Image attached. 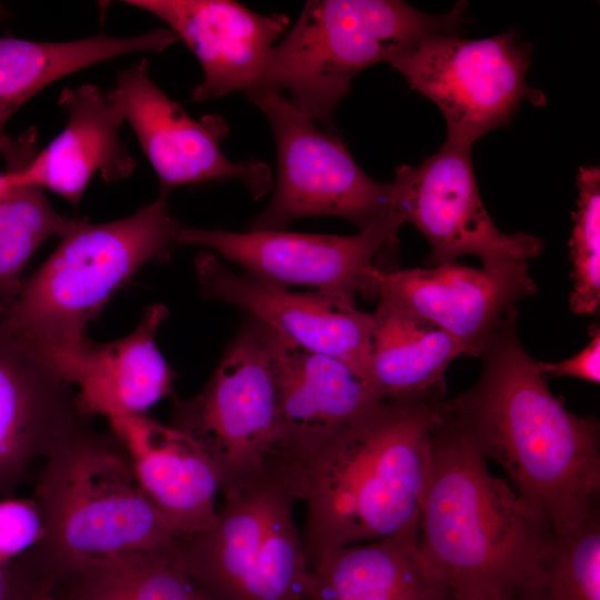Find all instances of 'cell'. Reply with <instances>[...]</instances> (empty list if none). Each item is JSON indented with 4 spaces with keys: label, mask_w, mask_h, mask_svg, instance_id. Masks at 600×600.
<instances>
[{
    "label": "cell",
    "mask_w": 600,
    "mask_h": 600,
    "mask_svg": "<svg viewBox=\"0 0 600 600\" xmlns=\"http://www.w3.org/2000/svg\"><path fill=\"white\" fill-rule=\"evenodd\" d=\"M178 40L164 28L132 37L96 34L71 41L0 37V156L6 123L31 97L52 82L116 57L164 51Z\"/></svg>",
    "instance_id": "cb8c5ba5"
},
{
    "label": "cell",
    "mask_w": 600,
    "mask_h": 600,
    "mask_svg": "<svg viewBox=\"0 0 600 600\" xmlns=\"http://www.w3.org/2000/svg\"><path fill=\"white\" fill-rule=\"evenodd\" d=\"M577 209L569 240L572 290L569 307L574 314L591 316L600 308V170L580 167Z\"/></svg>",
    "instance_id": "83f0119b"
},
{
    "label": "cell",
    "mask_w": 600,
    "mask_h": 600,
    "mask_svg": "<svg viewBox=\"0 0 600 600\" xmlns=\"http://www.w3.org/2000/svg\"><path fill=\"white\" fill-rule=\"evenodd\" d=\"M151 163L159 181V196L179 186L238 179L259 199L272 188L270 168L258 160H229L220 148L222 121L209 117L197 121L150 76L141 59L121 70L107 92Z\"/></svg>",
    "instance_id": "4fadbf2b"
},
{
    "label": "cell",
    "mask_w": 600,
    "mask_h": 600,
    "mask_svg": "<svg viewBox=\"0 0 600 600\" xmlns=\"http://www.w3.org/2000/svg\"><path fill=\"white\" fill-rule=\"evenodd\" d=\"M213 523L176 539L184 571L207 600H306L309 572L293 518L297 476L286 467L222 492Z\"/></svg>",
    "instance_id": "52a82bcc"
},
{
    "label": "cell",
    "mask_w": 600,
    "mask_h": 600,
    "mask_svg": "<svg viewBox=\"0 0 600 600\" xmlns=\"http://www.w3.org/2000/svg\"><path fill=\"white\" fill-rule=\"evenodd\" d=\"M246 92L269 121L278 154L272 199L250 230L279 231L318 216L343 218L361 230L393 209L392 183L371 179L341 138L320 129L287 94L261 86Z\"/></svg>",
    "instance_id": "30bf717a"
},
{
    "label": "cell",
    "mask_w": 600,
    "mask_h": 600,
    "mask_svg": "<svg viewBox=\"0 0 600 600\" xmlns=\"http://www.w3.org/2000/svg\"><path fill=\"white\" fill-rule=\"evenodd\" d=\"M58 104L67 114L66 126L24 173L77 207L96 172L107 183L117 182L131 176L137 163L120 137L123 116L99 87L63 88Z\"/></svg>",
    "instance_id": "ffe728a7"
},
{
    "label": "cell",
    "mask_w": 600,
    "mask_h": 600,
    "mask_svg": "<svg viewBox=\"0 0 600 600\" xmlns=\"http://www.w3.org/2000/svg\"><path fill=\"white\" fill-rule=\"evenodd\" d=\"M32 497L44 523L43 540L22 558L33 586L72 561L167 548L177 539L140 488L123 447L88 418L40 463Z\"/></svg>",
    "instance_id": "5b68a950"
},
{
    "label": "cell",
    "mask_w": 600,
    "mask_h": 600,
    "mask_svg": "<svg viewBox=\"0 0 600 600\" xmlns=\"http://www.w3.org/2000/svg\"><path fill=\"white\" fill-rule=\"evenodd\" d=\"M43 538V518L33 497L0 499V562L19 561Z\"/></svg>",
    "instance_id": "f1b7e54d"
},
{
    "label": "cell",
    "mask_w": 600,
    "mask_h": 600,
    "mask_svg": "<svg viewBox=\"0 0 600 600\" xmlns=\"http://www.w3.org/2000/svg\"><path fill=\"white\" fill-rule=\"evenodd\" d=\"M37 136L32 127L18 137L6 136L1 143L6 171L0 193V306L18 294L37 249L53 236L63 237L80 220L57 212L44 189L26 177V168L39 151Z\"/></svg>",
    "instance_id": "484cf974"
},
{
    "label": "cell",
    "mask_w": 600,
    "mask_h": 600,
    "mask_svg": "<svg viewBox=\"0 0 600 600\" xmlns=\"http://www.w3.org/2000/svg\"><path fill=\"white\" fill-rule=\"evenodd\" d=\"M466 9L463 1L441 14L399 0L307 1L273 47L259 86L289 93L300 111L337 134L334 110L359 72L389 63L429 34L456 32Z\"/></svg>",
    "instance_id": "8992f818"
},
{
    "label": "cell",
    "mask_w": 600,
    "mask_h": 600,
    "mask_svg": "<svg viewBox=\"0 0 600 600\" xmlns=\"http://www.w3.org/2000/svg\"><path fill=\"white\" fill-rule=\"evenodd\" d=\"M173 546L72 561L41 578L32 590L56 600H207Z\"/></svg>",
    "instance_id": "d4e9b609"
},
{
    "label": "cell",
    "mask_w": 600,
    "mask_h": 600,
    "mask_svg": "<svg viewBox=\"0 0 600 600\" xmlns=\"http://www.w3.org/2000/svg\"><path fill=\"white\" fill-rule=\"evenodd\" d=\"M372 291L378 304L439 328L478 358L538 287L528 263L476 269L452 262L397 270L378 266Z\"/></svg>",
    "instance_id": "5bb4252c"
},
{
    "label": "cell",
    "mask_w": 600,
    "mask_h": 600,
    "mask_svg": "<svg viewBox=\"0 0 600 600\" xmlns=\"http://www.w3.org/2000/svg\"><path fill=\"white\" fill-rule=\"evenodd\" d=\"M402 217L389 209L351 236L181 227L178 244L210 249L269 283L307 286L352 302L371 297L372 272L382 250L396 241Z\"/></svg>",
    "instance_id": "7c38bea8"
},
{
    "label": "cell",
    "mask_w": 600,
    "mask_h": 600,
    "mask_svg": "<svg viewBox=\"0 0 600 600\" xmlns=\"http://www.w3.org/2000/svg\"><path fill=\"white\" fill-rule=\"evenodd\" d=\"M259 324L273 363L279 454L287 466L297 469L381 401L342 361L299 347Z\"/></svg>",
    "instance_id": "e0dca14e"
},
{
    "label": "cell",
    "mask_w": 600,
    "mask_h": 600,
    "mask_svg": "<svg viewBox=\"0 0 600 600\" xmlns=\"http://www.w3.org/2000/svg\"><path fill=\"white\" fill-rule=\"evenodd\" d=\"M366 383L383 402L434 404L444 400L446 372L469 350L439 328L381 304Z\"/></svg>",
    "instance_id": "603a6c76"
},
{
    "label": "cell",
    "mask_w": 600,
    "mask_h": 600,
    "mask_svg": "<svg viewBox=\"0 0 600 600\" xmlns=\"http://www.w3.org/2000/svg\"><path fill=\"white\" fill-rule=\"evenodd\" d=\"M531 47L514 31L482 39L456 32L432 33L389 64L411 89L431 100L443 114L446 140L472 147L493 129L506 127L526 100L547 103L528 84Z\"/></svg>",
    "instance_id": "9c48e42d"
},
{
    "label": "cell",
    "mask_w": 600,
    "mask_h": 600,
    "mask_svg": "<svg viewBox=\"0 0 600 600\" xmlns=\"http://www.w3.org/2000/svg\"><path fill=\"white\" fill-rule=\"evenodd\" d=\"M194 269L203 297L246 311L299 347L342 361L366 382L374 322L356 302L318 290L290 291L233 271L213 253H199Z\"/></svg>",
    "instance_id": "9a60e30c"
},
{
    "label": "cell",
    "mask_w": 600,
    "mask_h": 600,
    "mask_svg": "<svg viewBox=\"0 0 600 600\" xmlns=\"http://www.w3.org/2000/svg\"><path fill=\"white\" fill-rule=\"evenodd\" d=\"M306 600H452L418 548V522L380 540L346 546L310 568Z\"/></svg>",
    "instance_id": "44dd1931"
},
{
    "label": "cell",
    "mask_w": 600,
    "mask_h": 600,
    "mask_svg": "<svg viewBox=\"0 0 600 600\" xmlns=\"http://www.w3.org/2000/svg\"><path fill=\"white\" fill-rule=\"evenodd\" d=\"M28 600H56L47 591L34 589Z\"/></svg>",
    "instance_id": "1f68e13d"
},
{
    "label": "cell",
    "mask_w": 600,
    "mask_h": 600,
    "mask_svg": "<svg viewBox=\"0 0 600 600\" xmlns=\"http://www.w3.org/2000/svg\"><path fill=\"white\" fill-rule=\"evenodd\" d=\"M518 600H600V512L553 534Z\"/></svg>",
    "instance_id": "4316f807"
},
{
    "label": "cell",
    "mask_w": 600,
    "mask_h": 600,
    "mask_svg": "<svg viewBox=\"0 0 600 600\" xmlns=\"http://www.w3.org/2000/svg\"><path fill=\"white\" fill-rule=\"evenodd\" d=\"M11 12L0 2V21L9 18Z\"/></svg>",
    "instance_id": "d6a6232c"
},
{
    "label": "cell",
    "mask_w": 600,
    "mask_h": 600,
    "mask_svg": "<svg viewBox=\"0 0 600 600\" xmlns=\"http://www.w3.org/2000/svg\"><path fill=\"white\" fill-rule=\"evenodd\" d=\"M516 321H507L481 350L476 383L443 408L552 531L564 533L599 512L600 427L553 394Z\"/></svg>",
    "instance_id": "6da1fadb"
},
{
    "label": "cell",
    "mask_w": 600,
    "mask_h": 600,
    "mask_svg": "<svg viewBox=\"0 0 600 600\" xmlns=\"http://www.w3.org/2000/svg\"><path fill=\"white\" fill-rule=\"evenodd\" d=\"M170 426L211 460L221 492L288 467L278 448L273 363L256 320L248 318L198 393L173 398Z\"/></svg>",
    "instance_id": "ba28073f"
},
{
    "label": "cell",
    "mask_w": 600,
    "mask_h": 600,
    "mask_svg": "<svg viewBox=\"0 0 600 600\" xmlns=\"http://www.w3.org/2000/svg\"><path fill=\"white\" fill-rule=\"evenodd\" d=\"M543 376L549 378L570 377L599 384L600 382V331L594 326L588 344L574 356L556 362L538 361Z\"/></svg>",
    "instance_id": "f546056e"
},
{
    "label": "cell",
    "mask_w": 600,
    "mask_h": 600,
    "mask_svg": "<svg viewBox=\"0 0 600 600\" xmlns=\"http://www.w3.org/2000/svg\"><path fill=\"white\" fill-rule=\"evenodd\" d=\"M168 309L149 306L126 337L92 343L76 386V402L87 418L113 412L144 414L166 397H174L176 373L156 343Z\"/></svg>",
    "instance_id": "7402d4cb"
},
{
    "label": "cell",
    "mask_w": 600,
    "mask_h": 600,
    "mask_svg": "<svg viewBox=\"0 0 600 600\" xmlns=\"http://www.w3.org/2000/svg\"><path fill=\"white\" fill-rule=\"evenodd\" d=\"M70 387L0 332V499L87 418Z\"/></svg>",
    "instance_id": "d6986e66"
},
{
    "label": "cell",
    "mask_w": 600,
    "mask_h": 600,
    "mask_svg": "<svg viewBox=\"0 0 600 600\" xmlns=\"http://www.w3.org/2000/svg\"><path fill=\"white\" fill-rule=\"evenodd\" d=\"M3 183H4V174L0 173V193H1L2 188H3Z\"/></svg>",
    "instance_id": "836d02e7"
},
{
    "label": "cell",
    "mask_w": 600,
    "mask_h": 600,
    "mask_svg": "<svg viewBox=\"0 0 600 600\" xmlns=\"http://www.w3.org/2000/svg\"><path fill=\"white\" fill-rule=\"evenodd\" d=\"M164 21L198 59L203 79L193 101L248 91L260 84L277 41L289 19L254 12L230 0H127Z\"/></svg>",
    "instance_id": "2e32d148"
},
{
    "label": "cell",
    "mask_w": 600,
    "mask_h": 600,
    "mask_svg": "<svg viewBox=\"0 0 600 600\" xmlns=\"http://www.w3.org/2000/svg\"><path fill=\"white\" fill-rule=\"evenodd\" d=\"M127 452L140 488L177 539L207 530L221 492L216 467L200 447L146 414L104 417Z\"/></svg>",
    "instance_id": "ac0fdd59"
},
{
    "label": "cell",
    "mask_w": 600,
    "mask_h": 600,
    "mask_svg": "<svg viewBox=\"0 0 600 600\" xmlns=\"http://www.w3.org/2000/svg\"><path fill=\"white\" fill-rule=\"evenodd\" d=\"M31 591V574L21 560L0 562V600H28Z\"/></svg>",
    "instance_id": "4dcf8cb0"
},
{
    "label": "cell",
    "mask_w": 600,
    "mask_h": 600,
    "mask_svg": "<svg viewBox=\"0 0 600 600\" xmlns=\"http://www.w3.org/2000/svg\"><path fill=\"white\" fill-rule=\"evenodd\" d=\"M443 401L419 510V552L452 600H518L554 532L489 471Z\"/></svg>",
    "instance_id": "7a4b0ae2"
},
{
    "label": "cell",
    "mask_w": 600,
    "mask_h": 600,
    "mask_svg": "<svg viewBox=\"0 0 600 600\" xmlns=\"http://www.w3.org/2000/svg\"><path fill=\"white\" fill-rule=\"evenodd\" d=\"M180 228L166 196L114 221L79 220L0 306V332L76 386L93 343L89 323L144 263L169 254Z\"/></svg>",
    "instance_id": "277c9868"
},
{
    "label": "cell",
    "mask_w": 600,
    "mask_h": 600,
    "mask_svg": "<svg viewBox=\"0 0 600 600\" xmlns=\"http://www.w3.org/2000/svg\"><path fill=\"white\" fill-rule=\"evenodd\" d=\"M441 403L381 401L296 469L309 568L330 551L418 522Z\"/></svg>",
    "instance_id": "3957f363"
},
{
    "label": "cell",
    "mask_w": 600,
    "mask_h": 600,
    "mask_svg": "<svg viewBox=\"0 0 600 600\" xmlns=\"http://www.w3.org/2000/svg\"><path fill=\"white\" fill-rule=\"evenodd\" d=\"M471 148L446 140L419 166L398 167L392 208L426 238L436 266L466 254L478 257L482 268L528 263L541 254L543 240L503 233L493 223L479 193Z\"/></svg>",
    "instance_id": "8fae6325"
}]
</instances>
